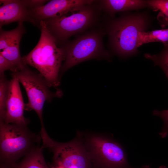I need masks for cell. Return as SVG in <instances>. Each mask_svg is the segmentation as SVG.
I'll return each instance as SVG.
<instances>
[{"label": "cell", "mask_w": 168, "mask_h": 168, "mask_svg": "<svg viewBox=\"0 0 168 168\" xmlns=\"http://www.w3.org/2000/svg\"><path fill=\"white\" fill-rule=\"evenodd\" d=\"M92 0H53L44 5L29 10L31 18L40 27V22L50 18L62 16L77 7L91 4Z\"/></svg>", "instance_id": "obj_10"}, {"label": "cell", "mask_w": 168, "mask_h": 168, "mask_svg": "<svg viewBox=\"0 0 168 168\" xmlns=\"http://www.w3.org/2000/svg\"><path fill=\"white\" fill-rule=\"evenodd\" d=\"M147 2L148 7L159 10L168 17V0H150Z\"/></svg>", "instance_id": "obj_18"}, {"label": "cell", "mask_w": 168, "mask_h": 168, "mask_svg": "<svg viewBox=\"0 0 168 168\" xmlns=\"http://www.w3.org/2000/svg\"><path fill=\"white\" fill-rule=\"evenodd\" d=\"M103 35L102 30H92L63 45L65 58L60 77L61 74L83 62L93 59H109L110 55L104 46Z\"/></svg>", "instance_id": "obj_6"}, {"label": "cell", "mask_w": 168, "mask_h": 168, "mask_svg": "<svg viewBox=\"0 0 168 168\" xmlns=\"http://www.w3.org/2000/svg\"><path fill=\"white\" fill-rule=\"evenodd\" d=\"M0 27L15 22L28 21L35 25L30 17L24 0H0Z\"/></svg>", "instance_id": "obj_12"}, {"label": "cell", "mask_w": 168, "mask_h": 168, "mask_svg": "<svg viewBox=\"0 0 168 168\" xmlns=\"http://www.w3.org/2000/svg\"><path fill=\"white\" fill-rule=\"evenodd\" d=\"M41 35L37 44L28 54L22 57L25 65L36 69L49 86L56 88L60 84V73L65 58L64 51L58 47L44 21L40 22Z\"/></svg>", "instance_id": "obj_1"}, {"label": "cell", "mask_w": 168, "mask_h": 168, "mask_svg": "<svg viewBox=\"0 0 168 168\" xmlns=\"http://www.w3.org/2000/svg\"><path fill=\"white\" fill-rule=\"evenodd\" d=\"M12 166L0 163V168H12Z\"/></svg>", "instance_id": "obj_22"}, {"label": "cell", "mask_w": 168, "mask_h": 168, "mask_svg": "<svg viewBox=\"0 0 168 168\" xmlns=\"http://www.w3.org/2000/svg\"><path fill=\"white\" fill-rule=\"evenodd\" d=\"M8 97L5 115L2 121L27 126L30 122L24 115L25 105L19 82L17 78L11 75Z\"/></svg>", "instance_id": "obj_11"}, {"label": "cell", "mask_w": 168, "mask_h": 168, "mask_svg": "<svg viewBox=\"0 0 168 168\" xmlns=\"http://www.w3.org/2000/svg\"><path fill=\"white\" fill-rule=\"evenodd\" d=\"M23 22H19L15 29L5 31L0 29V53L14 66L16 72L25 66L20 51V43L25 31Z\"/></svg>", "instance_id": "obj_9"}, {"label": "cell", "mask_w": 168, "mask_h": 168, "mask_svg": "<svg viewBox=\"0 0 168 168\" xmlns=\"http://www.w3.org/2000/svg\"><path fill=\"white\" fill-rule=\"evenodd\" d=\"M99 2L101 9L111 16L118 12L148 7L147 1L141 0H103Z\"/></svg>", "instance_id": "obj_13"}, {"label": "cell", "mask_w": 168, "mask_h": 168, "mask_svg": "<svg viewBox=\"0 0 168 168\" xmlns=\"http://www.w3.org/2000/svg\"><path fill=\"white\" fill-rule=\"evenodd\" d=\"M42 146H38L24 157L19 163H16L12 168H50L46 164L43 155Z\"/></svg>", "instance_id": "obj_14"}, {"label": "cell", "mask_w": 168, "mask_h": 168, "mask_svg": "<svg viewBox=\"0 0 168 168\" xmlns=\"http://www.w3.org/2000/svg\"><path fill=\"white\" fill-rule=\"evenodd\" d=\"M157 42L164 44L168 43V28L140 32L138 36L137 47L144 44Z\"/></svg>", "instance_id": "obj_15"}, {"label": "cell", "mask_w": 168, "mask_h": 168, "mask_svg": "<svg viewBox=\"0 0 168 168\" xmlns=\"http://www.w3.org/2000/svg\"><path fill=\"white\" fill-rule=\"evenodd\" d=\"M95 1L76 7L62 16L43 20L57 45H63L72 35L96 23L101 9L100 4H95Z\"/></svg>", "instance_id": "obj_2"}, {"label": "cell", "mask_w": 168, "mask_h": 168, "mask_svg": "<svg viewBox=\"0 0 168 168\" xmlns=\"http://www.w3.org/2000/svg\"><path fill=\"white\" fill-rule=\"evenodd\" d=\"M51 149L54 156L50 168H91L89 153L78 141L66 143L55 141Z\"/></svg>", "instance_id": "obj_8"}, {"label": "cell", "mask_w": 168, "mask_h": 168, "mask_svg": "<svg viewBox=\"0 0 168 168\" xmlns=\"http://www.w3.org/2000/svg\"><path fill=\"white\" fill-rule=\"evenodd\" d=\"M10 85V81L5 75L0 76V120H3L5 115Z\"/></svg>", "instance_id": "obj_17"}, {"label": "cell", "mask_w": 168, "mask_h": 168, "mask_svg": "<svg viewBox=\"0 0 168 168\" xmlns=\"http://www.w3.org/2000/svg\"><path fill=\"white\" fill-rule=\"evenodd\" d=\"M148 24L146 17L141 14L122 16L110 21L106 31L114 52L123 58L136 54L138 34L145 31Z\"/></svg>", "instance_id": "obj_3"}, {"label": "cell", "mask_w": 168, "mask_h": 168, "mask_svg": "<svg viewBox=\"0 0 168 168\" xmlns=\"http://www.w3.org/2000/svg\"><path fill=\"white\" fill-rule=\"evenodd\" d=\"M25 88L28 102L25 105V110H34L40 120L41 128L40 134L43 143L49 142L51 138L45 130L43 118V110L45 102H51L55 97H61L63 93L59 90L53 92L47 82L40 73L31 71L27 66L18 72H12Z\"/></svg>", "instance_id": "obj_5"}, {"label": "cell", "mask_w": 168, "mask_h": 168, "mask_svg": "<svg viewBox=\"0 0 168 168\" xmlns=\"http://www.w3.org/2000/svg\"><path fill=\"white\" fill-rule=\"evenodd\" d=\"M48 1L45 0H25L24 2L28 9L30 10L42 6Z\"/></svg>", "instance_id": "obj_21"}, {"label": "cell", "mask_w": 168, "mask_h": 168, "mask_svg": "<svg viewBox=\"0 0 168 168\" xmlns=\"http://www.w3.org/2000/svg\"><path fill=\"white\" fill-rule=\"evenodd\" d=\"M153 114L160 117L163 120L164 124L162 131L160 133L161 137L164 138L168 135V110L162 111L155 110Z\"/></svg>", "instance_id": "obj_19"}, {"label": "cell", "mask_w": 168, "mask_h": 168, "mask_svg": "<svg viewBox=\"0 0 168 168\" xmlns=\"http://www.w3.org/2000/svg\"><path fill=\"white\" fill-rule=\"evenodd\" d=\"M144 56L152 60L155 65L160 67L168 79V43L164 44V48L159 54L153 55L146 54Z\"/></svg>", "instance_id": "obj_16"}, {"label": "cell", "mask_w": 168, "mask_h": 168, "mask_svg": "<svg viewBox=\"0 0 168 168\" xmlns=\"http://www.w3.org/2000/svg\"><path fill=\"white\" fill-rule=\"evenodd\" d=\"M91 162L98 168H130L124 148L117 142L94 135L89 139Z\"/></svg>", "instance_id": "obj_7"}, {"label": "cell", "mask_w": 168, "mask_h": 168, "mask_svg": "<svg viewBox=\"0 0 168 168\" xmlns=\"http://www.w3.org/2000/svg\"><path fill=\"white\" fill-rule=\"evenodd\" d=\"M140 168H150L149 166H145L142 167ZM159 168H167V167L165 166H161Z\"/></svg>", "instance_id": "obj_23"}, {"label": "cell", "mask_w": 168, "mask_h": 168, "mask_svg": "<svg viewBox=\"0 0 168 168\" xmlns=\"http://www.w3.org/2000/svg\"><path fill=\"white\" fill-rule=\"evenodd\" d=\"M7 70H10L12 72H16L13 65L0 53V76L5 75L4 72Z\"/></svg>", "instance_id": "obj_20"}, {"label": "cell", "mask_w": 168, "mask_h": 168, "mask_svg": "<svg viewBox=\"0 0 168 168\" xmlns=\"http://www.w3.org/2000/svg\"><path fill=\"white\" fill-rule=\"evenodd\" d=\"M40 135L30 131L27 126L0 121V163L13 165L40 145Z\"/></svg>", "instance_id": "obj_4"}]
</instances>
